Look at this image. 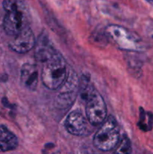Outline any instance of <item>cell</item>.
I'll use <instances>...</instances> for the list:
<instances>
[{"mask_svg": "<svg viewBox=\"0 0 153 154\" xmlns=\"http://www.w3.org/2000/svg\"><path fill=\"white\" fill-rule=\"evenodd\" d=\"M66 129L71 135L81 136L88 130V123L83 114L78 111H74L68 114L64 123Z\"/></svg>", "mask_w": 153, "mask_h": 154, "instance_id": "ba28073f", "label": "cell"}, {"mask_svg": "<svg viewBox=\"0 0 153 154\" xmlns=\"http://www.w3.org/2000/svg\"><path fill=\"white\" fill-rule=\"evenodd\" d=\"M78 84L79 81L74 71L69 70L65 81L58 88V93L56 98V103L58 108H68L73 103L77 94Z\"/></svg>", "mask_w": 153, "mask_h": 154, "instance_id": "5b68a950", "label": "cell"}, {"mask_svg": "<svg viewBox=\"0 0 153 154\" xmlns=\"http://www.w3.org/2000/svg\"><path fill=\"white\" fill-rule=\"evenodd\" d=\"M120 140L119 128L112 116H109L100 124L94 135L93 144L101 151H110L116 147Z\"/></svg>", "mask_w": 153, "mask_h": 154, "instance_id": "7a4b0ae2", "label": "cell"}, {"mask_svg": "<svg viewBox=\"0 0 153 154\" xmlns=\"http://www.w3.org/2000/svg\"><path fill=\"white\" fill-rule=\"evenodd\" d=\"M35 42L34 33L28 25L14 36V39L9 43V47L15 52L26 54L34 48Z\"/></svg>", "mask_w": 153, "mask_h": 154, "instance_id": "52a82bcc", "label": "cell"}, {"mask_svg": "<svg viewBox=\"0 0 153 154\" xmlns=\"http://www.w3.org/2000/svg\"><path fill=\"white\" fill-rule=\"evenodd\" d=\"M28 10H14L6 11L3 18V28L8 35H16L28 23Z\"/></svg>", "mask_w": 153, "mask_h": 154, "instance_id": "8992f818", "label": "cell"}, {"mask_svg": "<svg viewBox=\"0 0 153 154\" xmlns=\"http://www.w3.org/2000/svg\"><path fill=\"white\" fill-rule=\"evenodd\" d=\"M2 25H3V20H2V16L1 14H0V26H1Z\"/></svg>", "mask_w": 153, "mask_h": 154, "instance_id": "5bb4252c", "label": "cell"}, {"mask_svg": "<svg viewBox=\"0 0 153 154\" xmlns=\"http://www.w3.org/2000/svg\"><path fill=\"white\" fill-rule=\"evenodd\" d=\"M86 100V113L87 119L92 125L98 126L106 118L107 109L103 97L95 90H93Z\"/></svg>", "mask_w": 153, "mask_h": 154, "instance_id": "277c9868", "label": "cell"}, {"mask_svg": "<svg viewBox=\"0 0 153 154\" xmlns=\"http://www.w3.org/2000/svg\"><path fill=\"white\" fill-rule=\"evenodd\" d=\"M18 146V139L16 135L6 126H0V152L13 150Z\"/></svg>", "mask_w": 153, "mask_h": 154, "instance_id": "8fae6325", "label": "cell"}, {"mask_svg": "<svg viewBox=\"0 0 153 154\" xmlns=\"http://www.w3.org/2000/svg\"><path fill=\"white\" fill-rule=\"evenodd\" d=\"M43 63L40 75L43 84L50 90H58L64 82L68 72L64 58L56 52Z\"/></svg>", "mask_w": 153, "mask_h": 154, "instance_id": "6da1fadb", "label": "cell"}, {"mask_svg": "<svg viewBox=\"0 0 153 154\" xmlns=\"http://www.w3.org/2000/svg\"><path fill=\"white\" fill-rule=\"evenodd\" d=\"M106 33L120 49L128 51H138L142 49L140 38L124 27L110 25L106 27Z\"/></svg>", "mask_w": 153, "mask_h": 154, "instance_id": "3957f363", "label": "cell"}, {"mask_svg": "<svg viewBox=\"0 0 153 154\" xmlns=\"http://www.w3.org/2000/svg\"><path fill=\"white\" fill-rule=\"evenodd\" d=\"M38 71L37 66L32 63L22 65L20 71V81L27 90L34 91L38 84Z\"/></svg>", "mask_w": 153, "mask_h": 154, "instance_id": "30bf717a", "label": "cell"}, {"mask_svg": "<svg viewBox=\"0 0 153 154\" xmlns=\"http://www.w3.org/2000/svg\"><path fill=\"white\" fill-rule=\"evenodd\" d=\"M2 5L5 12L14 10H28L25 0H3Z\"/></svg>", "mask_w": 153, "mask_h": 154, "instance_id": "7c38bea8", "label": "cell"}, {"mask_svg": "<svg viewBox=\"0 0 153 154\" xmlns=\"http://www.w3.org/2000/svg\"><path fill=\"white\" fill-rule=\"evenodd\" d=\"M115 153H131V144L129 138L126 136H123L119 140L116 145Z\"/></svg>", "mask_w": 153, "mask_h": 154, "instance_id": "4fadbf2b", "label": "cell"}, {"mask_svg": "<svg viewBox=\"0 0 153 154\" xmlns=\"http://www.w3.org/2000/svg\"><path fill=\"white\" fill-rule=\"evenodd\" d=\"M56 53L47 33L43 32L39 35L34 45V57L40 63H44Z\"/></svg>", "mask_w": 153, "mask_h": 154, "instance_id": "9c48e42d", "label": "cell"}, {"mask_svg": "<svg viewBox=\"0 0 153 154\" xmlns=\"http://www.w3.org/2000/svg\"><path fill=\"white\" fill-rule=\"evenodd\" d=\"M147 2H153V0H146Z\"/></svg>", "mask_w": 153, "mask_h": 154, "instance_id": "9a60e30c", "label": "cell"}]
</instances>
